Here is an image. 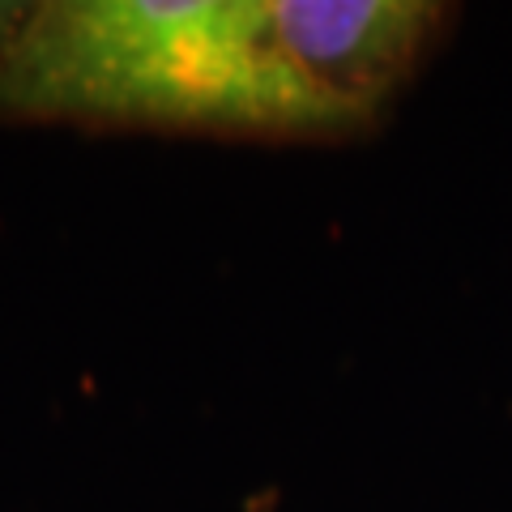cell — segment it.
Masks as SVG:
<instances>
[{
    "label": "cell",
    "mask_w": 512,
    "mask_h": 512,
    "mask_svg": "<svg viewBox=\"0 0 512 512\" xmlns=\"http://www.w3.org/2000/svg\"><path fill=\"white\" fill-rule=\"evenodd\" d=\"M248 512H274V500H252Z\"/></svg>",
    "instance_id": "obj_2"
},
{
    "label": "cell",
    "mask_w": 512,
    "mask_h": 512,
    "mask_svg": "<svg viewBox=\"0 0 512 512\" xmlns=\"http://www.w3.org/2000/svg\"><path fill=\"white\" fill-rule=\"evenodd\" d=\"M431 0H0V120L350 141L453 30Z\"/></svg>",
    "instance_id": "obj_1"
}]
</instances>
